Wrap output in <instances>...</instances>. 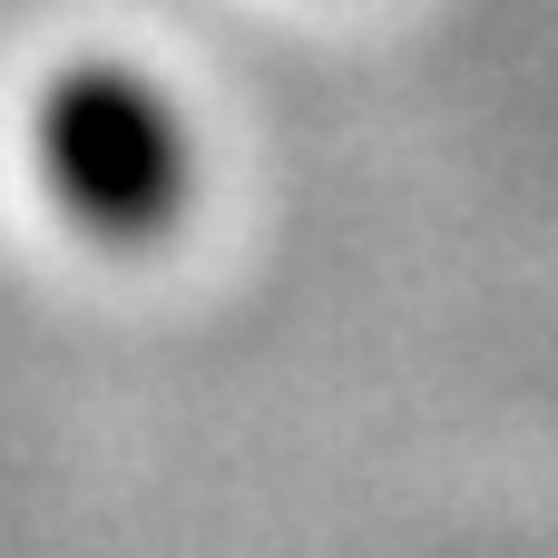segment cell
Segmentation results:
<instances>
[{
	"mask_svg": "<svg viewBox=\"0 0 558 558\" xmlns=\"http://www.w3.org/2000/svg\"><path fill=\"white\" fill-rule=\"evenodd\" d=\"M39 186L59 196V226L88 245H137L147 265L206 216V128L147 59H78L39 88Z\"/></svg>",
	"mask_w": 558,
	"mask_h": 558,
	"instance_id": "cell-1",
	"label": "cell"
}]
</instances>
